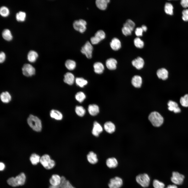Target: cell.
<instances>
[{"label":"cell","instance_id":"cell-14","mask_svg":"<svg viewBox=\"0 0 188 188\" xmlns=\"http://www.w3.org/2000/svg\"><path fill=\"white\" fill-rule=\"evenodd\" d=\"M75 80L74 76L72 73L68 72L64 75L63 81L66 84L69 85H72Z\"/></svg>","mask_w":188,"mask_h":188},{"label":"cell","instance_id":"cell-16","mask_svg":"<svg viewBox=\"0 0 188 188\" xmlns=\"http://www.w3.org/2000/svg\"><path fill=\"white\" fill-rule=\"evenodd\" d=\"M0 97L1 101L4 103H9L10 102L12 99L10 94L7 91L2 92L0 94Z\"/></svg>","mask_w":188,"mask_h":188},{"label":"cell","instance_id":"cell-15","mask_svg":"<svg viewBox=\"0 0 188 188\" xmlns=\"http://www.w3.org/2000/svg\"><path fill=\"white\" fill-rule=\"evenodd\" d=\"M168 109L170 111H173L175 113H179L181 111L178 104L175 102L170 100L167 103Z\"/></svg>","mask_w":188,"mask_h":188},{"label":"cell","instance_id":"cell-9","mask_svg":"<svg viewBox=\"0 0 188 188\" xmlns=\"http://www.w3.org/2000/svg\"><path fill=\"white\" fill-rule=\"evenodd\" d=\"M105 34L102 30L98 31L95 33L94 36L90 38L91 43L92 44H96L105 38Z\"/></svg>","mask_w":188,"mask_h":188},{"label":"cell","instance_id":"cell-8","mask_svg":"<svg viewBox=\"0 0 188 188\" xmlns=\"http://www.w3.org/2000/svg\"><path fill=\"white\" fill-rule=\"evenodd\" d=\"M87 22L84 19H80L75 21L73 23L74 28L76 30L81 33L84 32L86 29Z\"/></svg>","mask_w":188,"mask_h":188},{"label":"cell","instance_id":"cell-6","mask_svg":"<svg viewBox=\"0 0 188 188\" xmlns=\"http://www.w3.org/2000/svg\"><path fill=\"white\" fill-rule=\"evenodd\" d=\"M22 74L26 77H31L35 74L36 70L35 68L29 63L24 64L22 68Z\"/></svg>","mask_w":188,"mask_h":188},{"label":"cell","instance_id":"cell-10","mask_svg":"<svg viewBox=\"0 0 188 188\" xmlns=\"http://www.w3.org/2000/svg\"><path fill=\"white\" fill-rule=\"evenodd\" d=\"M184 178L183 175L177 172H173L172 173L171 180L175 185H180L183 183Z\"/></svg>","mask_w":188,"mask_h":188},{"label":"cell","instance_id":"cell-29","mask_svg":"<svg viewBox=\"0 0 188 188\" xmlns=\"http://www.w3.org/2000/svg\"><path fill=\"white\" fill-rule=\"evenodd\" d=\"M106 164L109 168H114L118 166V162L116 158L114 157H111L107 159Z\"/></svg>","mask_w":188,"mask_h":188},{"label":"cell","instance_id":"cell-45","mask_svg":"<svg viewBox=\"0 0 188 188\" xmlns=\"http://www.w3.org/2000/svg\"><path fill=\"white\" fill-rule=\"evenodd\" d=\"M182 19L185 21H188V9L184 10L182 12Z\"/></svg>","mask_w":188,"mask_h":188},{"label":"cell","instance_id":"cell-38","mask_svg":"<svg viewBox=\"0 0 188 188\" xmlns=\"http://www.w3.org/2000/svg\"><path fill=\"white\" fill-rule=\"evenodd\" d=\"M135 25L134 22L133 21L130 19H128L124 24L123 26L128 28L132 31L135 27Z\"/></svg>","mask_w":188,"mask_h":188},{"label":"cell","instance_id":"cell-37","mask_svg":"<svg viewBox=\"0 0 188 188\" xmlns=\"http://www.w3.org/2000/svg\"><path fill=\"white\" fill-rule=\"evenodd\" d=\"M75 99L79 102H82L86 98L85 94L83 92L79 91L77 92L75 95Z\"/></svg>","mask_w":188,"mask_h":188},{"label":"cell","instance_id":"cell-13","mask_svg":"<svg viewBox=\"0 0 188 188\" xmlns=\"http://www.w3.org/2000/svg\"><path fill=\"white\" fill-rule=\"evenodd\" d=\"M132 65L137 69H140L143 67L144 62L142 58L138 57L133 60L132 61Z\"/></svg>","mask_w":188,"mask_h":188},{"label":"cell","instance_id":"cell-1","mask_svg":"<svg viewBox=\"0 0 188 188\" xmlns=\"http://www.w3.org/2000/svg\"><path fill=\"white\" fill-rule=\"evenodd\" d=\"M27 122L30 127L34 131L39 132L41 131L42 122L37 116L32 114L30 115L27 119Z\"/></svg>","mask_w":188,"mask_h":188},{"label":"cell","instance_id":"cell-17","mask_svg":"<svg viewBox=\"0 0 188 188\" xmlns=\"http://www.w3.org/2000/svg\"><path fill=\"white\" fill-rule=\"evenodd\" d=\"M117 63L116 60L113 58L108 59L105 62V65L107 68L111 70H115L116 68Z\"/></svg>","mask_w":188,"mask_h":188},{"label":"cell","instance_id":"cell-25","mask_svg":"<svg viewBox=\"0 0 188 188\" xmlns=\"http://www.w3.org/2000/svg\"><path fill=\"white\" fill-rule=\"evenodd\" d=\"M61 177L57 174L52 175L49 180L51 185L54 186H59L61 182Z\"/></svg>","mask_w":188,"mask_h":188},{"label":"cell","instance_id":"cell-49","mask_svg":"<svg viewBox=\"0 0 188 188\" xmlns=\"http://www.w3.org/2000/svg\"><path fill=\"white\" fill-rule=\"evenodd\" d=\"M5 165L3 163L1 162L0 163V170L1 171L3 170L5 168Z\"/></svg>","mask_w":188,"mask_h":188},{"label":"cell","instance_id":"cell-18","mask_svg":"<svg viewBox=\"0 0 188 188\" xmlns=\"http://www.w3.org/2000/svg\"><path fill=\"white\" fill-rule=\"evenodd\" d=\"M168 74V70L164 68L158 69L156 72L158 78L163 80H165L167 79Z\"/></svg>","mask_w":188,"mask_h":188},{"label":"cell","instance_id":"cell-40","mask_svg":"<svg viewBox=\"0 0 188 188\" xmlns=\"http://www.w3.org/2000/svg\"><path fill=\"white\" fill-rule=\"evenodd\" d=\"M134 43L135 46L137 48H141L144 46L143 41L139 37H137L134 39Z\"/></svg>","mask_w":188,"mask_h":188},{"label":"cell","instance_id":"cell-11","mask_svg":"<svg viewBox=\"0 0 188 188\" xmlns=\"http://www.w3.org/2000/svg\"><path fill=\"white\" fill-rule=\"evenodd\" d=\"M123 184L122 179L120 177H116L110 180L108 185L109 188H120Z\"/></svg>","mask_w":188,"mask_h":188},{"label":"cell","instance_id":"cell-46","mask_svg":"<svg viewBox=\"0 0 188 188\" xmlns=\"http://www.w3.org/2000/svg\"><path fill=\"white\" fill-rule=\"evenodd\" d=\"M143 31L141 27H138L136 28L135 33L137 36H140L143 35Z\"/></svg>","mask_w":188,"mask_h":188},{"label":"cell","instance_id":"cell-34","mask_svg":"<svg viewBox=\"0 0 188 188\" xmlns=\"http://www.w3.org/2000/svg\"><path fill=\"white\" fill-rule=\"evenodd\" d=\"M173 7L172 4L169 3H166L164 7L165 13L167 14L172 15L173 14Z\"/></svg>","mask_w":188,"mask_h":188},{"label":"cell","instance_id":"cell-35","mask_svg":"<svg viewBox=\"0 0 188 188\" xmlns=\"http://www.w3.org/2000/svg\"><path fill=\"white\" fill-rule=\"evenodd\" d=\"M40 157L36 153H33L30 156V160L32 164L36 165L40 161Z\"/></svg>","mask_w":188,"mask_h":188},{"label":"cell","instance_id":"cell-52","mask_svg":"<svg viewBox=\"0 0 188 188\" xmlns=\"http://www.w3.org/2000/svg\"><path fill=\"white\" fill-rule=\"evenodd\" d=\"M49 188H60V187L59 186H54L51 185Z\"/></svg>","mask_w":188,"mask_h":188},{"label":"cell","instance_id":"cell-50","mask_svg":"<svg viewBox=\"0 0 188 188\" xmlns=\"http://www.w3.org/2000/svg\"><path fill=\"white\" fill-rule=\"evenodd\" d=\"M166 188H178V187L175 185H170Z\"/></svg>","mask_w":188,"mask_h":188},{"label":"cell","instance_id":"cell-23","mask_svg":"<svg viewBox=\"0 0 188 188\" xmlns=\"http://www.w3.org/2000/svg\"><path fill=\"white\" fill-rule=\"evenodd\" d=\"M93 67L95 72L98 74L102 73L104 69L103 64L100 62H95L93 65Z\"/></svg>","mask_w":188,"mask_h":188},{"label":"cell","instance_id":"cell-3","mask_svg":"<svg viewBox=\"0 0 188 188\" xmlns=\"http://www.w3.org/2000/svg\"><path fill=\"white\" fill-rule=\"evenodd\" d=\"M149 120L155 127H159L163 124V118L158 112L154 111L151 112L148 116Z\"/></svg>","mask_w":188,"mask_h":188},{"label":"cell","instance_id":"cell-31","mask_svg":"<svg viewBox=\"0 0 188 188\" xmlns=\"http://www.w3.org/2000/svg\"><path fill=\"white\" fill-rule=\"evenodd\" d=\"M65 65L67 69L72 70L75 68L76 64V62L74 60L68 59L66 61Z\"/></svg>","mask_w":188,"mask_h":188},{"label":"cell","instance_id":"cell-36","mask_svg":"<svg viewBox=\"0 0 188 188\" xmlns=\"http://www.w3.org/2000/svg\"><path fill=\"white\" fill-rule=\"evenodd\" d=\"M75 111L77 115L79 116L83 117L85 114L86 110L82 106L77 105L75 108Z\"/></svg>","mask_w":188,"mask_h":188},{"label":"cell","instance_id":"cell-21","mask_svg":"<svg viewBox=\"0 0 188 188\" xmlns=\"http://www.w3.org/2000/svg\"><path fill=\"white\" fill-rule=\"evenodd\" d=\"M50 117L57 120H60L62 119L63 115L61 112L54 109L51 110L50 112Z\"/></svg>","mask_w":188,"mask_h":188},{"label":"cell","instance_id":"cell-30","mask_svg":"<svg viewBox=\"0 0 188 188\" xmlns=\"http://www.w3.org/2000/svg\"><path fill=\"white\" fill-rule=\"evenodd\" d=\"M59 186L60 188H75L69 181L63 176L61 177V182Z\"/></svg>","mask_w":188,"mask_h":188},{"label":"cell","instance_id":"cell-2","mask_svg":"<svg viewBox=\"0 0 188 188\" xmlns=\"http://www.w3.org/2000/svg\"><path fill=\"white\" fill-rule=\"evenodd\" d=\"M26 176L23 173L14 178L12 177L9 178L7 180L8 184L13 187H16L23 185L25 182Z\"/></svg>","mask_w":188,"mask_h":188},{"label":"cell","instance_id":"cell-22","mask_svg":"<svg viewBox=\"0 0 188 188\" xmlns=\"http://www.w3.org/2000/svg\"><path fill=\"white\" fill-rule=\"evenodd\" d=\"M110 45L112 49L114 50H119L121 47V43L120 40L116 38H114L111 40Z\"/></svg>","mask_w":188,"mask_h":188},{"label":"cell","instance_id":"cell-24","mask_svg":"<svg viewBox=\"0 0 188 188\" xmlns=\"http://www.w3.org/2000/svg\"><path fill=\"white\" fill-rule=\"evenodd\" d=\"M104 127L105 130L107 132L112 133L114 132L115 129L114 124L111 121L106 122L104 124Z\"/></svg>","mask_w":188,"mask_h":188},{"label":"cell","instance_id":"cell-26","mask_svg":"<svg viewBox=\"0 0 188 188\" xmlns=\"http://www.w3.org/2000/svg\"><path fill=\"white\" fill-rule=\"evenodd\" d=\"M38 56V54L36 51L31 50L28 52L27 55V59L30 62L34 63L37 60Z\"/></svg>","mask_w":188,"mask_h":188},{"label":"cell","instance_id":"cell-33","mask_svg":"<svg viewBox=\"0 0 188 188\" xmlns=\"http://www.w3.org/2000/svg\"><path fill=\"white\" fill-rule=\"evenodd\" d=\"M2 36L3 38L7 41L12 40L13 36L10 30L7 29H4L2 31Z\"/></svg>","mask_w":188,"mask_h":188},{"label":"cell","instance_id":"cell-5","mask_svg":"<svg viewBox=\"0 0 188 188\" xmlns=\"http://www.w3.org/2000/svg\"><path fill=\"white\" fill-rule=\"evenodd\" d=\"M136 180L142 187H146L149 185L150 179L147 174L144 173L140 174L137 176Z\"/></svg>","mask_w":188,"mask_h":188},{"label":"cell","instance_id":"cell-20","mask_svg":"<svg viewBox=\"0 0 188 188\" xmlns=\"http://www.w3.org/2000/svg\"><path fill=\"white\" fill-rule=\"evenodd\" d=\"M142 83V77L138 75H135L132 78L131 83L135 87L139 88L141 86Z\"/></svg>","mask_w":188,"mask_h":188},{"label":"cell","instance_id":"cell-28","mask_svg":"<svg viewBox=\"0 0 188 188\" xmlns=\"http://www.w3.org/2000/svg\"><path fill=\"white\" fill-rule=\"evenodd\" d=\"M97 157L96 154L92 151L89 152L87 156L88 161L92 164H95L97 162L98 159Z\"/></svg>","mask_w":188,"mask_h":188},{"label":"cell","instance_id":"cell-12","mask_svg":"<svg viewBox=\"0 0 188 188\" xmlns=\"http://www.w3.org/2000/svg\"><path fill=\"white\" fill-rule=\"evenodd\" d=\"M103 131V128L101 125L97 121L94 122L92 132V134L97 137Z\"/></svg>","mask_w":188,"mask_h":188},{"label":"cell","instance_id":"cell-51","mask_svg":"<svg viewBox=\"0 0 188 188\" xmlns=\"http://www.w3.org/2000/svg\"><path fill=\"white\" fill-rule=\"evenodd\" d=\"M141 27L144 31L146 32L147 30V27L144 25H142Z\"/></svg>","mask_w":188,"mask_h":188},{"label":"cell","instance_id":"cell-42","mask_svg":"<svg viewBox=\"0 0 188 188\" xmlns=\"http://www.w3.org/2000/svg\"><path fill=\"white\" fill-rule=\"evenodd\" d=\"M0 13L1 15L3 17H6L9 14V9L5 6L1 7L0 9Z\"/></svg>","mask_w":188,"mask_h":188},{"label":"cell","instance_id":"cell-19","mask_svg":"<svg viewBox=\"0 0 188 188\" xmlns=\"http://www.w3.org/2000/svg\"><path fill=\"white\" fill-rule=\"evenodd\" d=\"M88 110L89 114L92 116L96 115L99 112L98 106L95 104H90L88 107Z\"/></svg>","mask_w":188,"mask_h":188},{"label":"cell","instance_id":"cell-32","mask_svg":"<svg viewBox=\"0 0 188 188\" xmlns=\"http://www.w3.org/2000/svg\"><path fill=\"white\" fill-rule=\"evenodd\" d=\"M75 81L77 85L80 87H84L88 83L87 81L82 77L76 78Z\"/></svg>","mask_w":188,"mask_h":188},{"label":"cell","instance_id":"cell-27","mask_svg":"<svg viewBox=\"0 0 188 188\" xmlns=\"http://www.w3.org/2000/svg\"><path fill=\"white\" fill-rule=\"evenodd\" d=\"M109 0H96L95 3L97 7L99 9L104 10L106 9Z\"/></svg>","mask_w":188,"mask_h":188},{"label":"cell","instance_id":"cell-39","mask_svg":"<svg viewBox=\"0 0 188 188\" xmlns=\"http://www.w3.org/2000/svg\"><path fill=\"white\" fill-rule=\"evenodd\" d=\"M26 16L25 13L21 11L16 13V19L18 21H24L25 20Z\"/></svg>","mask_w":188,"mask_h":188},{"label":"cell","instance_id":"cell-48","mask_svg":"<svg viewBox=\"0 0 188 188\" xmlns=\"http://www.w3.org/2000/svg\"><path fill=\"white\" fill-rule=\"evenodd\" d=\"M180 4L184 8L188 7V0H182L181 1Z\"/></svg>","mask_w":188,"mask_h":188},{"label":"cell","instance_id":"cell-43","mask_svg":"<svg viewBox=\"0 0 188 188\" xmlns=\"http://www.w3.org/2000/svg\"><path fill=\"white\" fill-rule=\"evenodd\" d=\"M153 185L154 188H164L165 185L162 182L157 179H155L153 182Z\"/></svg>","mask_w":188,"mask_h":188},{"label":"cell","instance_id":"cell-7","mask_svg":"<svg viewBox=\"0 0 188 188\" xmlns=\"http://www.w3.org/2000/svg\"><path fill=\"white\" fill-rule=\"evenodd\" d=\"M93 49V47L91 42L87 41L82 47L81 52L87 58L90 59L92 57Z\"/></svg>","mask_w":188,"mask_h":188},{"label":"cell","instance_id":"cell-41","mask_svg":"<svg viewBox=\"0 0 188 188\" xmlns=\"http://www.w3.org/2000/svg\"><path fill=\"white\" fill-rule=\"evenodd\" d=\"M180 102V104L183 106L185 107H188V94H186L183 97H181Z\"/></svg>","mask_w":188,"mask_h":188},{"label":"cell","instance_id":"cell-47","mask_svg":"<svg viewBox=\"0 0 188 188\" xmlns=\"http://www.w3.org/2000/svg\"><path fill=\"white\" fill-rule=\"evenodd\" d=\"M6 55L5 53L3 51H1L0 53V62L2 63L5 61Z\"/></svg>","mask_w":188,"mask_h":188},{"label":"cell","instance_id":"cell-4","mask_svg":"<svg viewBox=\"0 0 188 188\" xmlns=\"http://www.w3.org/2000/svg\"><path fill=\"white\" fill-rule=\"evenodd\" d=\"M40 163L46 169H50L53 168L55 165L54 160L51 159L50 156L45 154L43 155L40 160Z\"/></svg>","mask_w":188,"mask_h":188},{"label":"cell","instance_id":"cell-44","mask_svg":"<svg viewBox=\"0 0 188 188\" xmlns=\"http://www.w3.org/2000/svg\"><path fill=\"white\" fill-rule=\"evenodd\" d=\"M122 31L123 34L126 36L131 35L132 32L129 28L124 26L122 28Z\"/></svg>","mask_w":188,"mask_h":188}]
</instances>
